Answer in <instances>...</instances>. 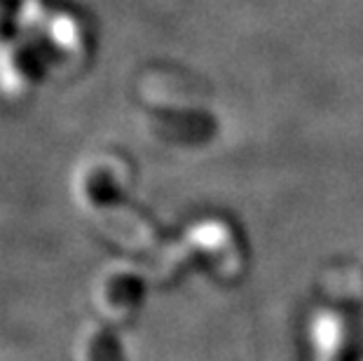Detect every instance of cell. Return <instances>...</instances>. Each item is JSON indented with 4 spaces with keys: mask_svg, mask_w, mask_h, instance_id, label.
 <instances>
[{
    "mask_svg": "<svg viewBox=\"0 0 363 361\" xmlns=\"http://www.w3.org/2000/svg\"><path fill=\"white\" fill-rule=\"evenodd\" d=\"M48 75H52L50 64L33 40L19 33L0 38V99L28 101Z\"/></svg>",
    "mask_w": 363,
    "mask_h": 361,
    "instance_id": "cell-2",
    "label": "cell"
},
{
    "mask_svg": "<svg viewBox=\"0 0 363 361\" xmlns=\"http://www.w3.org/2000/svg\"><path fill=\"white\" fill-rule=\"evenodd\" d=\"M19 7L21 0H0V38L17 33Z\"/></svg>",
    "mask_w": 363,
    "mask_h": 361,
    "instance_id": "cell-3",
    "label": "cell"
},
{
    "mask_svg": "<svg viewBox=\"0 0 363 361\" xmlns=\"http://www.w3.org/2000/svg\"><path fill=\"white\" fill-rule=\"evenodd\" d=\"M35 45L43 50L52 73L68 75L91 59L94 30H91L89 19L78 7L57 0Z\"/></svg>",
    "mask_w": 363,
    "mask_h": 361,
    "instance_id": "cell-1",
    "label": "cell"
}]
</instances>
